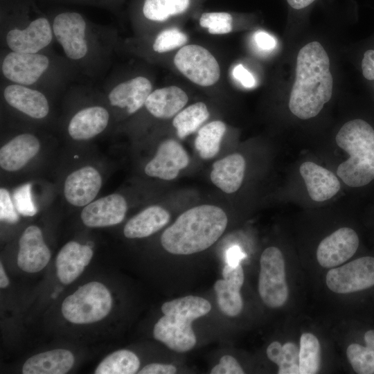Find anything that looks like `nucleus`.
<instances>
[{
  "instance_id": "5",
  "label": "nucleus",
  "mask_w": 374,
  "mask_h": 374,
  "mask_svg": "<svg viewBox=\"0 0 374 374\" xmlns=\"http://www.w3.org/2000/svg\"><path fill=\"white\" fill-rule=\"evenodd\" d=\"M112 299L109 291L99 282H90L68 296L62 305L64 317L73 323L98 321L110 312Z\"/></svg>"
},
{
  "instance_id": "20",
  "label": "nucleus",
  "mask_w": 374,
  "mask_h": 374,
  "mask_svg": "<svg viewBox=\"0 0 374 374\" xmlns=\"http://www.w3.org/2000/svg\"><path fill=\"white\" fill-rule=\"evenodd\" d=\"M152 92L150 81L143 76H137L114 87L108 95L112 106L126 109L128 114H134L145 105Z\"/></svg>"
},
{
  "instance_id": "47",
  "label": "nucleus",
  "mask_w": 374,
  "mask_h": 374,
  "mask_svg": "<svg viewBox=\"0 0 374 374\" xmlns=\"http://www.w3.org/2000/svg\"><path fill=\"white\" fill-rule=\"evenodd\" d=\"M9 284V280L3 269V265H0V287L1 288L6 287Z\"/></svg>"
},
{
  "instance_id": "6",
  "label": "nucleus",
  "mask_w": 374,
  "mask_h": 374,
  "mask_svg": "<svg viewBox=\"0 0 374 374\" xmlns=\"http://www.w3.org/2000/svg\"><path fill=\"white\" fill-rule=\"evenodd\" d=\"M258 292L264 303L272 308L285 304L288 298L285 260L282 252L275 247L265 249L260 259Z\"/></svg>"
},
{
  "instance_id": "8",
  "label": "nucleus",
  "mask_w": 374,
  "mask_h": 374,
  "mask_svg": "<svg viewBox=\"0 0 374 374\" xmlns=\"http://www.w3.org/2000/svg\"><path fill=\"white\" fill-rule=\"evenodd\" d=\"M326 280L328 287L338 294L371 287L374 285V257H361L332 269L327 273Z\"/></svg>"
},
{
  "instance_id": "41",
  "label": "nucleus",
  "mask_w": 374,
  "mask_h": 374,
  "mask_svg": "<svg viewBox=\"0 0 374 374\" xmlns=\"http://www.w3.org/2000/svg\"><path fill=\"white\" fill-rule=\"evenodd\" d=\"M253 40L256 46L263 51H270L276 46V39L265 31L259 30L254 33Z\"/></svg>"
},
{
  "instance_id": "40",
  "label": "nucleus",
  "mask_w": 374,
  "mask_h": 374,
  "mask_svg": "<svg viewBox=\"0 0 374 374\" xmlns=\"http://www.w3.org/2000/svg\"><path fill=\"white\" fill-rule=\"evenodd\" d=\"M233 76L244 87L253 88L256 81L253 75L241 64L236 65L232 71Z\"/></svg>"
},
{
  "instance_id": "36",
  "label": "nucleus",
  "mask_w": 374,
  "mask_h": 374,
  "mask_svg": "<svg viewBox=\"0 0 374 374\" xmlns=\"http://www.w3.org/2000/svg\"><path fill=\"white\" fill-rule=\"evenodd\" d=\"M188 40L187 35L177 28H170L161 31L153 44V50L157 53H165L182 46Z\"/></svg>"
},
{
  "instance_id": "7",
  "label": "nucleus",
  "mask_w": 374,
  "mask_h": 374,
  "mask_svg": "<svg viewBox=\"0 0 374 374\" xmlns=\"http://www.w3.org/2000/svg\"><path fill=\"white\" fill-rule=\"evenodd\" d=\"M174 63L184 76L199 86H211L220 77V68L215 57L199 45L181 47L175 56Z\"/></svg>"
},
{
  "instance_id": "26",
  "label": "nucleus",
  "mask_w": 374,
  "mask_h": 374,
  "mask_svg": "<svg viewBox=\"0 0 374 374\" xmlns=\"http://www.w3.org/2000/svg\"><path fill=\"white\" fill-rule=\"evenodd\" d=\"M74 364L73 355L68 350L55 349L37 354L24 363V374H64Z\"/></svg>"
},
{
  "instance_id": "29",
  "label": "nucleus",
  "mask_w": 374,
  "mask_h": 374,
  "mask_svg": "<svg viewBox=\"0 0 374 374\" xmlns=\"http://www.w3.org/2000/svg\"><path fill=\"white\" fill-rule=\"evenodd\" d=\"M267 357L278 366V374H299V349L292 342L281 345L271 342L267 348Z\"/></svg>"
},
{
  "instance_id": "46",
  "label": "nucleus",
  "mask_w": 374,
  "mask_h": 374,
  "mask_svg": "<svg viewBox=\"0 0 374 374\" xmlns=\"http://www.w3.org/2000/svg\"><path fill=\"white\" fill-rule=\"evenodd\" d=\"M364 341L366 346L374 350V330H368L364 334Z\"/></svg>"
},
{
  "instance_id": "45",
  "label": "nucleus",
  "mask_w": 374,
  "mask_h": 374,
  "mask_svg": "<svg viewBox=\"0 0 374 374\" xmlns=\"http://www.w3.org/2000/svg\"><path fill=\"white\" fill-rule=\"evenodd\" d=\"M290 6L294 9H302L310 4L314 0H287Z\"/></svg>"
},
{
  "instance_id": "16",
  "label": "nucleus",
  "mask_w": 374,
  "mask_h": 374,
  "mask_svg": "<svg viewBox=\"0 0 374 374\" xmlns=\"http://www.w3.org/2000/svg\"><path fill=\"white\" fill-rule=\"evenodd\" d=\"M52 29L48 21L37 18L24 29L10 30L6 35L8 46L14 52L37 53L52 40Z\"/></svg>"
},
{
  "instance_id": "38",
  "label": "nucleus",
  "mask_w": 374,
  "mask_h": 374,
  "mask_svg": "<svg viewBox=\"0 0 374 374\" xmlns=\"http://www.w3.org/2000/svg\"><path fill=\"white\" fill-rule=\"evenodd\" d=\"M0 217L1 220L10 223L18 221L19 217L15 210L10 195L6 188L0 189Z\"/></svg>"
},
{
  "instance_id": "3",
  "label": "nucleus",
  "mask_w": 374,
  "mask_h": 374,
  "mask_svg": "<svg viewBox=\"0 0 374 374\" xmlns=\"http://www.w3.org/2000/svg\"><path fill=\"white\" fill-rule=\"evenodd\" d=\"M337 145L349 157L337 168L338 177L349 187H366L374 181V128L364 119L350 120L336 135Z\"/></svg>"
},
{
  "instance_id": "28",
  "label": "nucleus",
  "mask_w": 374,
  "mask_h": 374,
  "mask_svg": "<svg viewBox=\"0 0 374 374\" xmlns=\"http://www.w3.org/2000/svg\"><path fill=\"white\" fill-rule=\"evenodd\" d=\"M210 114L205 103H195L181 110L175 115L172 125L180 139L194 133L209 118Z\"/></svg>"
},
{
  "instance_id": "22",
  "label": "nucleus",
  "mask_w": 374,
  "mask_h": 374,
  "mask_svg": "<svg viewBox=\"0 0 374 374\" xmlns=\"http://www.w3.org/2000/svg\"><path fill=\"white\" fill-rule=\"evenodd\" d=\"M109 119V113L103 107L84 108L71 119L68 126L69 134L76 141L89 140L104 131Z\"/></svg>"
},
{
  "instance_id": "34",
  "label": "nucleus",
  "mask_w": 374,
  "mask_h": 374,
  "mask_svg": "<svg viewBox=\"0 0 374 374\" xmlns=\"http://www.w3.org/2000/svg\"><path fill=\"white\" fill-rule=\"evenodd\" d=\"M348 359L358 374H374V350L358 344H351L346 350Z\"/></svg>"
},
{
  "instance_id": "10",
  "label": "nucleus",
  "mask_w": 374,
  "mask_h": 374,
  "mask_svg": "<svg viewBox=\"0 0 374 374\" xmlns=\"http://www.w3.org/2000/svg\"><path fill=\"white\" fill-rule=\"evenodd\" d=\"M359 245V236L355 230L340 228L319 243L317 250L318 262L325 268L340 265L355 253Z\"/></svg>"
},
{
  "instance_id": "33",
  "label": "nucleus",
  "mask_w": 374,
  "mask_h": 374,
  "mask_svg": "<svg viewBox=\"0 0 374 374\" xmlns=\"http://www.w3.org/2000/svg\"><path fill=\"white\" fill-rule=\"evenodd\" d=\"M189 4L190 0H145L143 12L151 21H163L185 12Z\"/></svg>"
},
{
  "instance_id": "21",
  "label": "nucleus",
  "mask_w": 374,
  "mask_h": 374,
  "mask_svg": "<svg viewBox=\"0 0 374 374\" xmlns=\"http://www.w3.org/2000/svg\"><path fill=\"white\" fill-rule=\"evenodd\" d=\"M3 96L9 105L31 118L41 119L48 114V100L37 90L21 84H10L5 88Z\"/></svg>"
},
{
  "instance_id": "1",
  "label": "nucleus",
  "mask_w": 374,
  "mask_h": 374,
  "mask_svg": "<svg viewBox=\"0 0 374 374\" xmlns=\"http://www.w3.org/2000/svg\"><path fill=\"white\" fill-rule=\"evenodd\" d=\"M329 57L322 45L312 42L301 48L289 100L291 112L301 119L318 115L332 93Z\"/></svg>"
},
{
  "instance_id": "11",
  "label": "nucleus",
  "mask_w": 374,
  "mask_h": 374,
  "mask_svg": "<svg viewBox=\"0 0 374 374\" xmlns=\"http://www.w3.org/2000/svg\"><path fill=\"white\" fill-rule=\"evenodd\" d=\"M48 58L38 53L11 52L4 57L1 70L9 80L21 85H30L47 70Z\"/></svg>"
},
{
  "instance_id": "37",
  "label": "nucleus",
  "mask_w": 374,
  "mask_h": 374,
  "mask_svg": "<svg viewBox=\"0 0 374 374\" xmlns=\"http://www.w3.org/2000/svg\"><path fill=\"white\" fill-rule=\"evenodd\" d=\"M28 185H24L19 188L15 193L14 198L15 207L20 214L25 216H33L37 213L33 205Z\"/></svg>"
},
{
  "instance_id": "15",
  "label": "nucleus",
  "mask_w": 374,
  "mask_h": 374,
  "mask_svg": "<svg viewBox=\"0 0 374 374\" xmlns=\"http://www.w3.org/2000/svg\"><path fill=\"white\" fill-rule=\"evenodd\" d=\"M17 265L28 273L44 269L51 258V251L44 241L42 231L37 226H28L19 241Z\"/></svg>"
},
{
  "instance_id": "30",
  "label": "nucleus",
  "mask_w": 374,
  "mask_h": 374,
  "mask_svg": "<svg viewBox=\"0 0 374 374\" xmlns=\"http://www.w3.org/2000/svg\"><path fill=\"white\" fill-rule=\"evenodd\" d=\"M140 361L134 353L119 350L107 356L98 366L96 374H133L138 371Z\"/></svg>"
},
{
  "instance_id": "14",
  "label": "nucleus",
  "mask_w": 374,
  "mask_h": 374,
  "mask_svg": "<svg viewBox=\"0 0 374 374\" xmlns=\"http://www.w3.org/2000/svg\"><path fill=\"white\" fill-rule=\"evenodd\" d=\"M102 186L99 172L91 166H85L69 174L64 185L67 202L75 206H84L97 196Z\"/></svg>"
},
{
  "instance_id": "19",
  "label": "nucleus",
  "mask_w": 374,
  "mask_h": 374,
  "mask_svg": "<svg viewBox=\"0 0 374 374\" xmlns=\"http://www.w3.org/2000/svg\"><path fill=\"white\" fill-rule=\"evenodd\" d=\"M93 256L88 245L71 241L59 251L56 258L57 275L61 283L69 284L74 281L84 271Z\"/></svg>"
},
{
  "instance_id": "32",
  "label": "nucleus",
  "mask_w": 374,
  "mask_h": 374,
  "mask_svg": "<svg viewBox=\"0 0 374 374\" xmlns=\"http://www.w3.org/2000/svg\"><path fill=\"white\" fill-rule=\"evenodd\" d=\"M321 348L312 333L302 334L299 348V374H315L320 368Z\"/></svg>"
},
{
  "instance_id": "13",
  "label": "nucleus",
  "mask_w": 374,
  "mask_h": 374,
  "mask_svg": "<svg viewBox=\"0 0 374 374\" xmlns=\"http://www.w3.org/2000/svg\"><path fill=\"white\" fill-rule=\"evenodd\" d=\"M127 210V204L124 197L113 193L86 205L80 217L88 227H105L121 223Z\"/></svg>"
},
{
  "instance_id": "9",
  "label": "nucleus",
  "mask_w": 374,
  "mask_h": 374,
  "mask_svg": "<svg viewBox=\"0 0 374 374\" xmlns=\"http://www.w3.org/2000/svg\"><path fill=\"white\" fill-rule=\"evenodd\" d=\"M86 23L78 12H63L53 21V31L67 57L72 60L82 58L87 52L84 39Z\"/></svg>"
},
{
  "instance_id": "2",
  "label": "nucleus",
  "mask_w": 374,
  "mask_h": 374,
  "mask_svg": "<svg viewBox=\"0 0 374 374\" xmlns=\"http://www.w3.org/2000/svg\"><path fill=\"white\" fill-rule=\"evenodd\" d=\"M228 222L225 212L214 205L203 204L181 213L162 233L165 250L176 255H190L213 245L224 233Z\"/></svg>"
},
{
  "instance_id": "35",
  "label": "nucleus",
  "mask_w": 374,
  "mask_h": 374,
  "mask_svg": "<svg viewBox=\"0 0 374 374\" xmlns=\"http://www.w3.org/2000/svg\"><path fill=\"white\" fill-rule=\"evenodd\" d=\"M232 22V16L224 12H205L199 19L200 26L213 35L230 33L233 28Z\"/></svg>"
},
{
  "instance_id": "17",
  "label": "nucleus",
  "mask_w": 374,
  "mask_h": 374,
  "mask_svg": "<svg viewBox=\"0 0 374 374\" xmlns=\"http://www.w3.org/2000/svg\"><path fill=\"white\" fill-rule=\"evenodd\" d=\"M299 172L308 195L315 202H323L335 196L340 189L337 177L328 169L311 161L303 163Z\"/></svg>"
},
{
  "instance_id": "39",
  "label": "nucleus",
  "mask_w": 374,
  "mask_h": 374,
  "mask_svg": "<svg viewBox=\"0 0 374 374\" xmlns=\"http://www.w3.org/2000/svg\"><path fill=\"white\" fill-rule=\"evenodd\" d=\"M211 374H243L244 371L238 361L232 356L224 355L220 363L211 371Z\"/></svg>"
},
{
  "instance_id": "24",
  "label": "nucleus",
  "mask_w": 374,
  "mask_h": 374,
  "mask_svg": "<svg viewBox=\"0 0 374 374\" xmlns=\"http://www.w3.org/2000/svg\"><path fill=\"white\" fill-rule=\"evenodd\" d=\"M188 100V96L183 89L177 86H170L152 91L145 106L154 117L167 119L177 115Z\"/></svg>"
},
{
  "instance_id": "44",
  "label": "nucleus",
  "mask_w": 374,
  "mask_h": 374,
  "mask_svg": "<svg viewBox=\"0 0 374 374\" xmlns=\"http://www.w3.org/2000/svg\"><path fill=\"white\" fill-rule=\"evenodd\" d=\"M246 255L238 246H233L229 249L225 255L226 262L230 265H237L244 258Z\"/></svg>"
},
{
  "instance_id": "12",
  "label": "nucleus",
  "mask_w": 374,
  "mask_h": 374,
  "mask_svg": "<svg viewBox=\"0 0 374 374\" xmlns=\"http://www.w3.org/2000/svg\"><path fill=\"white\" fill-rule=\"evenodd\" d=\"M189 163V157L183 146L174 139H167L158 147L154 157L146 164L145 174L163 180L175 179Z\"/></svg>"
},
{
  "instance_id": "42",
  "label": "nucleus",
  "mask_w": 374,
  "mask_h": 374,
  "mask_svg": "<svg viewBox=\"0 0 374 374\" xmlns=\"http://www.w3.org/2000/svg\"><path fill=\"white\" fill-rule=\"evenodd\" d=\"M177 372V368L172 364H164L159 363L150 364L144 366L139 374H174Z\"/></svg>"
},
{
  "instance_id": "27",
  "label": "nucleus",
  "mask_w": 374,
  "mask_h": 374,
  "mask_svg": "<svg viewBox=\"0 0 374 374\" xmlns=\"http://www.w3.org/2000/svg\"><path fill=\"white\" fill-rule=\"evenodd\" d=\"M226 129L224 122L214 121L199 130L195 140V147L202 159H211L217 155Z\"/></svg>"
},
{
  "instance_id": "25",
  "label": "nucleus",
  "mask_w": 374,
  "mask_h": 374,
  "mask_svg": "<svg viewBox=\"0 0 374 374\" xmlns=\"http://www.w3.org/2000/svg\"><path fill=\"white\" fill-rule=\"evenodd\" d=\"M170 218L169 212L158 205L148 206L132 217L125 225L127 238H142L151 235L166 226Z\"/></svg>"
},
{
  "instance_id": "4",
  "label": "nucleus",
  "mask_w": 374,
  "mask_h": 374,
  "mask_svg": "<svg viewBox=\"0 0 374 374\" xmlns=\"http://www.w3.org/2000/svg\"><path fill=\"white\" fill-rule=\"evenodd\" d=\"M211 303L202 297L186 296L176 299L162 305L164 316L154 325L153 336L170 349L178 353L191 350L197 339L192 328V323L208 314Z\"/></svg>"
},
{
  "instance_id": "43",
  "label": "nucleus",
  "mask_w": 374,
  "mask_h": 374,
  "mask_svg": "<svg viewBox=\"0 0 374 374\" xmlns=\"http://www.w3.org/2000/svg\"><path fill=\"white\" fill-rule=\"evenodd\" d=\"M362 69L366 79L374 80V50H368L364 53Z\"/></svg>"
},
{
  "instance_id": "23",
  "label": "nucleus",
  "mask_w": 374,
  "mask_h": 374,
  "mask_svg": "<svg viewBox=\"0 0 374 374\" xmlns=\"http://www.w3.org/2000/svg\"><path fill=\"white\" fill-rule=\"evenodd\" d=\"M245 167V160L241 154H229L213 163L211 180L223 192L235 193L242 184Z\"/></svg>"
},
{
  "instance_id": "18",
  "label": "nucleus",
  "mask_w": 374,
  "mask_h": 374,
  "mask_svg": "<svg viewBox=\"0 0 374 374\" xmlns=\"http://www.w3.org/2000/svg\"><path fill=\"white\" fill-rule=\"evenodd\" d=\"M40 150L38 139L31 134L16 136L0 149V166L6 171L15 172L24 168Z\"/></svg>"
},
{
  "instance_id": "31",
  "label": "nucleus",
  "mask_w": 374,
  "mask_h": 374,
  "mask_svg": "<svg viewBox=\"0 0 374 374\" xmlns=\"http://www.w3.org/2000/svg\"><path fill=\"white\" fill-rule=\"evenodd\" d=\"M242 285L220 279L216 280L214 290L220 310L229 317L238 316L243 308L242 299L240 293Z\"/></svg>"
}]
</instances>
